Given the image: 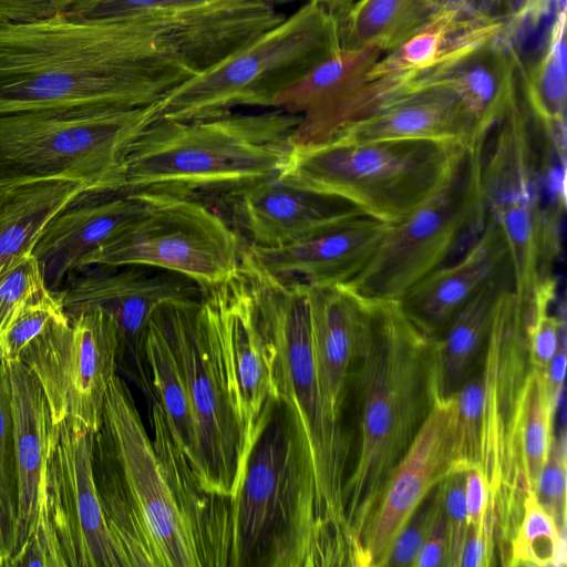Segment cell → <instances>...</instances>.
Here are the masks:
<instances>
[{
    "mask_svg": "<svg viewBox=\"0 0 567 567\" xmlns=\"http://www.w3.org/2000/svg\"><path fill=\"white\" fill-rule=\"evenodd\" d=\"M17 503L9 364L0 358V526L8 558L7 567L16 542Z\"/></svg>",
    "mask_w": 567,
    "mask_h": 567,
    "instance_id": "obj_39",
    "label": "cell"
},
{
    "mask_svg": "<svg viewBox=\"0 0 567 567\" xmlns=\"http://www.w3.org/2000/svg\"><path fill=\"white\" fill-rule=\"evenodd\" d=\"M70 13L87 20L145 17L196 74L238 52L285 16L276 0H82Z\"/></svg>",
    "mask_w": 567,
    "mask_h": 567,
    "instance_id": "obj_16",
    "label": "cell"
},
{
    "mask_svg": "<svg viewBox=\"0 0 567 567\" xmlns=\"http://www.w3.org/2000/svg\"><path fill=\"white\" fill-rule=\"evenodd\" d=\"M382 53L375 47L341 50L276 97L272 109L300 116L295 146L326 143L383 103L379 84L368 80Z\"/></svg>",
    "mask_w": 567,
    "mask_h": 567,
    "instance_id": "obj_21",
    "label": "cell"
},
{
    "mask_svg": "<svg viewBox=\"0 0 567 567\" xmlns=\"http://www.w3.org/2000/svg\"><path fill=\"white\" fill-rule=\"evenodd\" d=\"M91 432L73 419L50 422L45 503L65 567H126L110 529L93 474Z\"/></svg>",
    "mask_w": 567,
    "mask_h": 567,
    "instance_id": "obj_17",
    "label": "cell"
},
{
    "mask_svg": "<svg viewBox=\"0 0 567 567\" xmlns=\"http://www.w3.org/2000/svg\"><path fill=\"white\" fill-rule=\"evenodd\" d=\"M172 197L86 189L47 226L32 256L45 288L54 293L79 261L152 207Z\"/></svg>",
    "mask_w": 567,
    "mask_h": 567,
    "instance_id": "obj_22",
    "label": "cell"
},
{
    "mask_svg": "<svg viewBox=\"0 0 567 567\" xmlns=\"http://www.w3.org/2000/svg\"><path fill=\"white\" fill-rule=\"evenodd\" d=\"M66 318L56 296L49 290L25 302L0 333V358L8 364L21 361L27 348L53 324Z\"/></svg>",
    "mask_w": 567,
    "mask_h": 567,
    "instance_id": "obj_40",
    "label": "cell"
},
{
    "mask_svg": "<svg viewBox=\"0 0 567 567\" xmlns=\"http://www.w3.org/2000/svg\"><path fill=\"white\" fill-rule=\"evenodd\" d=\"M157 118V102L0 115V185L66 178L97 187L126 146ZM90 188V189H91Z\"/></svg>",
    "mask_w": 567,
    "mask_h": 567,
    "instance_id": "obj_12",
    "label": "cell"
},
{
    "mask_svg": "<svg viewBox=\"0 0 567 567\" xmlns=\"http://www.w3.org/2000/svg\"><path fill=\"white\" fill-rule=\"evenodd\" d=\"M142 348L153 398L163 410L173 440L205 488L206 471L197 422L179 364L156 312L146 326Z\"/></svg>",
    "mask_w": 567,
    "mask_h": 567,
    "instance_id": "obj_34",
    "label": "cell"
},
{
    "mask_svg": "<svg viewBox=\"0 0 567 567\" xmlns=\"http://www.w3.org/2000/svg\"><path fill=\"white\" fill-rule=\"evenodd\" d=\"M466 472L456 471L443 480V504L449 533L445 567H460L468 530V515L465 502Z\"/></svg>",
    "mask_w": 567,
    "mask_h": 567,
    "instance_id": "obj_44",
    "label": "cell"
},
{
    "mask_svg": "<svg viewBox=\"0 0 567 567\" xmlns=\"http://www.w3.org/2000/svg\"><path fill=\"white\" fill-rule=\"evenodd\" d=\"M199 300L171 301L156 313L179 364L197 422L205 489L231 499L239 431L217 349L199 316Z\"/></svg>",
    "mask_w": 567,
    "mask_h": 567,
    "instance_id": "obj_18",
    "label": "cell"
},
{
    "mask_svg": "<svg viewBox=\"0 0 567 567\" xmlns=\"http://www.w3.org/2000/svg\"><path fill=\"white\" fill-rule=\"evenodd\" d=\"M460 1L464 2L470 8L474 9L483 14L499 19V0H460Z\"/></svg>",
    "mask_w": 567,
    "mask_h": 567,
    "instance_id": "obj_49",
    "label": "cell"
},
{
    "mask_svg": "<svg viewBox=\"0 0 567 567\" xmlns=\"http://www.w3.org/2000/svg\"><path fill=\"white\" fill-rule=\"evenodd\" d=\"M244 248L216 212L193 198H169L84 256L75 269L147 266L182 275L204 291L238 270Z\"/></svg>",
    "mask_w": 567,
    "mask_h": 567,
    "instance_id": "obj_13",
    "label": "cell"
},
{
    "mask_svg": "<svg viewBox=\"0 0 567 567\" xmlns=\"http://www.w3.org/2000/svg\"><path fill=\"white\" fill-rule=\"evenodd\" d=\"M535 496L558 529L566 533V437L553 436L546 463L538 476Z\"/></svg>",
    "mask_w": 567,
    "mask_h": 567,
    "instance_id": "obj_41",
    "label": "cell"
},
{
    "mask_svg": "<svg viewBox=\"0 0 567 567\" xmlns=\"http://www.w3.org/2000/svg\"><path fill=\"white\" fill-rule=\"evenodd\" d=\"M455 420L456 395L435 403L383 486L361 539L360 567H385L410 516L454 472Z\"/></svg>",
    "mask_w": 567,
    "mask_h": 567,
    "instance_id": "obj_20",
    "label": "cell"
},
{
    "mask_svg": "<svg viewBox=\"0 0 567 567\" xmlns=\"http://www.w3.org/2000/svg\"><path fill=\"white\" fill-rule=\"evenodd\" d=\"M487 135L458 147L434 192L389 225L371 260L346 286L371 301H396L476 238L486 223L481 169Z\"/></svg>",
    "mask_w": 567,
    "mask_h": 567,
    "instance_id": "obj_10",
    "label": "cell"
},
{
    "mask_svg": "<svg viewBox=\"0 0 567 567\" xmlns=\"http://www.w3.org/2000/svg\"><path fill=\"white\" fill-rule=\"evenodd\" d=\"M300 116L279 109L195 120L156 118L126 146L95 188L193 198L226 194L279 175Z\"/></svg>",
    "mask_w": 567,
    "mask_h": 567,
    "instance_id": "obj_3",
    "label": "cell"
},
{
    "mask_svg": "<svg viewBox=\"0 0 567 567\" xmlns=\"http://www.w3.org/2000/svg\"><path fill=\"white\" fill-rule=\"evenodd\" d=\"M54 295L68 317L94 307L113 317L120 333L118 369L125 365L130 377L142 385L147 381L142 340L148 321L167 302L200 299L202 289L164 269L96 265L73 270Z\"/></svg>",
    "mask_w": 567,
    "mask_h": 567,
    "instance_id": "obj_19",
    "label": "cell"
},
{
    "mask_svg": "<svg viewBox=\"0 0 567 567\" xmlns=\"http://www.w3.org/2000/svg\"><path fill=\"white\" fill-rule=\"evenodd\" d=\"M504 30L502 20L460 0L446 1L404 41L383 52L368 80H382L399 95L416 81L498 38Z\"/></svg>",
    "mask_w": 567,
    "mask_h": 567,
    "instance_id": "obj_25",
    "label": "cell"
},
{
    "mask_svg": "<svg viewBox=\"0 0 567 567\" xmlns=\"http://www.w3.org/2000/svg\"><path fill=\"white\" fill-rule=\"evenodd\" d=\"M449 533L447 520L442 504L437 516L421 546L414 561L413 567H445V559L447 553Z\"/></svg>",
    "mask_w": 567,
    "mask_h": 567,
    "instance_id": "obj_46",
    "label": "cell"
},
{
    "mask_svg": "<svg viewBox=\"0 0 567 567\" xmlns=\"http://www.w3.org/2000/svg\"><path fill=\"white\" fill-rule=\"evenodd\" d=\"M488 499L486 483L477 470H471L465 475V502L468 515V526L477 525Z\"/></svg>",
    "mask_w": 567,
    "mask_h": 567,
    "instance_id": "obj_48",
    "label": "cell"
},
{
    "mask_svg": "<svg viewBox=\"0 0 567 567\" xmlns=\"http://www.w3.org/2000/svg\"><path fill=\"white\" fill-rule=\"evenodd\" d=\"M38 379L52 423L73 419L91 432L120 362V333L113 317L94 307L53 324L21 357Z\"/></svg>",
    "mask_w": 567,
    "mask_h": 567,
    "instance_id": "obj_15",
    "label": "cell"
},
{
    "mask_svg": "<svg viewBox=\"0 0 567 567\" xmlns=\"http://www.w3.org/2000/svg\"><path fill=\"white\" fill-rule=\"evenodd\" d=\"M481 185L486 221L496 224L507 241L514 290L528 307L536 290L556 279L566 164L544 144L519 94L487 135Z\"/></svg>",
    "mask_w": 567,
    "mask_h": 567,
    "instance_id": "obj_7",
    "label": "cell"
},
{
    "mask_svg": "<svg viewBox=\"0 0 567 567\" xmlns=\"http://www.w3.org/2000/svg\"><path fill=\"white\" fill-rule=\"evenodd\" d=\"M439 1H441V2H446V1H450V0H439Z\"/></svg>",
    "mask_w": 567,
    "mask_h": 567,
    "instance_id": "obj_52",
    "label": "cell"
},
{
    "mask_svg": "<svg viewBox=\"0 0 567 567\" xmlns=\"http://www.w3.org/2000/svg\"><path fill=\"white\" fill-rule=\"evenodd\" d=\"M566 564V533L558 529L553 518L529 491L518 527L509 545L506 566H564Z\"/></svg>",
    "mask_w": 567,
    "mask_h": 567,
    "instance_id": "obj_38",
    "label": "cell"
},
{
    "mask_svg": "<svg viewBox=\"0 0 567 567\" xmlns=\"http://www.w3.org/2000/svg\"><path fill=\"white\" fill-rule=\"evenodd\" d=\"M443 504V481L420 503L398 535L385 567L412 566Z\"/></svg>",
    "mask_w": 567,
    "mask_h": 567,
    "instance_id": "obj_42",
    "label": "cell"
},
{
    "mask_svg": "<svg viewBox=\"0 0 567 567\" xmlns=\"http://www.w3.org/2000/svg\"><path fill=\"white\" fill-rule=\"evenodd\" d=\"M517 58L505 30L450 65L416 81L408 90L441 85L452 90L473 115L478 128L491 132L517 99Z\"/></svg>",
    "mask_w": 567,
    "mask_h": 567,
    "instance_id": "obj_31",
    "label": "cell"
},
{
    "mask_svg": "<svg viewBox=\"0 0 567 567\" xmlns=\"http://www.w3.org/2000/svg\"><path fill=\"white\" fill-rule=\"evenodd\" d=\"M153 447L202 556L204 567H228L231 548V499L207 492L168 430L155 398L150 401Z\"/></svg>",
    "mask_w": 567,
    "mask_h": 567,
    "instance_id": "obj_30",
    "label": "cell"
},
{
    "mask_svg": "<svg viewBox=\"0 0 567 567\" xmlns=\"http://www.w3.org/2000/svg\"><path fill=\"white\" fill-rule=\"evenodd\" d=\"M199 316L217 349L238 425L235 493L252 444L272 404L280 398L275 374L276 352L241 264L228 279L202 291Z\"/></svg>",
    "mask_w": 567,
    "mask_h": 567,
    "instance_id": "obj_14",
    "label": "cell"
},
{
    "mask_svg": "<svg viewBox=\"0 0 567 567\" xmlns=\"http://www.w3.org/2000/svg\"><path fill=\"white\" fill-rule=\"evenodd\" d=\"M9 377L18 491L11 561L39 526L50 527L45 503V465L51 417L38 379L23 362L10 363Z\"/></svg>",
    "mask_w": 567,
    "mask_h": 567,
    "instance_id": "obj_28",
    "label": "cell"
},
{
    "mask_svg": "<svg viewBox=\"0 0 567 567\" xmlns=\"http://www.w3.org/2000/svg\"><path fill=\"white\" fill-rule=\"evenodd\" d=\"M341 50L338 16L306 2L238 52L168 91L157 102V118H207L241 106L272 109L280 93Z\"/></svg>",
    "mask_w": 567,
    "mask_h": 567,
    "instance_id": "obj_8",
    "label": "cell"
},
{
    "mask_svg": "<svg viewBox=\"0 0 567 567\" xmlns=\"http://www.w3.org/2000/svg\"><path fill=\"white\" fill-rule=\"evenodd\" d=\"M426 140L293 146L279 178L341 197L386 225L404 220L439 186L458 147Z\"/></svg>",
    "mask_w": 567,
    "mask_h": 567,
    "instance_id": "obj_9",
    "label": "cell"
},
{
    "mask_svg": "<svg viewBox=\"0 0 567 567\" xmlns=\"http://www.w3.org/2000/svg\"><path fill=\"white\" fill-rule=\"evenodd\" d=\"M530 311L514 289L502 296L481 361V431L477 471L493 506L496 554L508 555L529 492L522 471L517 427L533 369L528 349Z\"/></svg>",
    "mask_w": 567,
    "mask_h": 567,
    "instance_id": "obj_11",
    "label": "cell"
},
{
    "mask_svg": "<svg viewBox=\"0 0 567 567\" xmlns=\"http://www.w3.org/2000/svg\"><path fill=\"white\" fill-rule=\"evenodd\" d=\"M93 474L126 567H204L127 383L117 374L94 433Z\"/></svg>",
    "mask_w": 567,
    "mask_h": 567,
    "instance_id": "obj_5",
    "label": "cell"
},
{
    "mask_svg": "<svg viewBox=\"0 0 567 567\" xmlns=\"http://www.w3.org/2000/svg\"><path fill=\"white\" fill-rule=\"evenodd\" d=\"M566 370V324L559 333L557 350L549 361L544 377L545 391L550 406L556 411L563 395Z\"/></svg>",
    "mask_w": 567,
    "mask_h": 567,
    "instance_id": "obj_47",
    "label": "cell"
},
{
    "mask_svg": "<svg viewBox=\"0 0 567 567\" xmlns=\"http://www.w3.org/2000/svg\"><path fill=\"white\" fill-rule=\"evenodd\" d=\"M436 402L435 340L408 319L398 301H371L349 401L353 451L344 511L355 566L383 486Z\"/></svg>",
    "mask_w": 567,
    "mask_h": 567,
    "instance_id": "obj_2",
    "label": "cell"
},
{
    "mask_svg": "<svg viewBox=\"0 0 567 567\" xmlns=\"http://www.w3.org/2000/svg\"><path fill=\"white\" fill-rule=\"evenodd\" d=\"M249 246L291 245L364 214L341 197L269 177L227 194Z\"/></svg>",
    "mask_w": 567,
    "mask_h": 567,
    "instance_id": "obj_24",
    "label": "cell"
},
{
    "mask_svg": "<svg viewBox=\"0 0 567 567\" xmlns=\"http://www.w3.org/2000/svg\"><path fill=\"white\" fill-rule=\"evenodd\" d=\"M565 11L556 17L545 50L526 69L517 66L519 97L545 131L566 132Z\"/></svg>",
    "mask_w": 567,
    "mask_h": 567,
    "instance_id": "obj_36",
    "label": "cell"
},
{
    "mask_svg": "<svg viewBox=\"0 0 567 567\" xmlns=\"http://www.w3.org/2000/svg\"><path fill=\"white\" fill-rule=\"evenodd\" d=\"M195 74L145 17L0 22V115L146 106Z\"/></svg>",
    "mask_w": 567,
    "mask_h": 567,
    "instance_id": "obj_1",
    "label": "cell"
},
{
    "mask_svg": "<svg viewBox=\"0 0 567 567\" xmlns=\"http://www.w3.org/2000/svg\"><path fill=\"white\" fill-rule=\"evenodd\" d=\"M488 133L478 128L456 93L432 85L389 99L333 138L350 142L426 140L464 145Z\"/></svg>",
    "mask_w": 567,
    "mask_h": 567,
    "instance_id": "obj_29",
    "label": "cell"
},
{
    "mask_svg": "<svg viewBox=\"0 0 567 567\" xmlns=\"http://www.w3.org/2000/svg\"><path fill=\"white\" fill-rule=\"evenodd\" d=\"M442 3L439 0H354L337 14L341 49L375 47L386 52L412 34Z\"/></svg>",
    "mask_w": 567,
    "mask_h": 567,
    "instance_id": "obj_35",
    "label": "cell"
},
{
    "mask_svg": "<svg viewBox=\"0 0 567 567\" xmlns=\"http://www.w3.org/2000/svg\"><path fill=\"white\" fill-rule=\"evenodd\" d=\"M241 266L275 348L279 393L291 404L308 444L328 566H353L354 549L344 511L353 433L351 427L331 417L322 400L312 351L306 285L271 275L246 250Z\"/></svg>",
    "mask_w": 567,
    "mask_h": 567,
    "instance_id": "obj_4",
    "label": "cell"
},
{
    "mask_svg": "<svg viewBox=\"0 0 567 567\" xmlns=\"http://www.w3.org/2000/svg\"><path fill=\"white\" fill-rule=\"evenodd\" d=\"M388 227L363 215L288 246L245 245V250L276 277L307 285H348L371 260Z\"/></svg>",
    "mask_w": 567,
    "mask_h": 567,
    "instance_id": "obj_27",
    "label": "cell"
},
{
    "mask_svg": "<svg viewBox=\"0 0 567 567\" xmlns=\"http://www.w3.org/2000/svg\"><path fill=\"white\" fill-rule=\"evenodd\" d=\"M514 277L498 278L484 287L435 340L437 401L455 396L478 365L499 300L514 289Z\"/></svg>",
    "mask_w": 567,
    "mask_h": 567,
    "instance_id": "obj_33",
    "label": "cell"
},
{
    "mask_svg": "<svg viewBox=\"0 0 567 567\" xmlns=\"http://www.w3.org/2000/svg\"><path fill=\"white\" fill-rule=\"evenodd\" d=\"M7 564H8V558H7V553H6L2 530H1V526H0V567L1 566H6L7 567Z\"/></svg>",
    "mask_w": 567,
    "mask_h": 567,
    "instance_id": "obj_51",
    "label": "cell"
},
{
    "mask_svg": "<svg viewBox=\"0 0 567 567\" xmlns=\"http://www.w3.org/2000/svg\"><path fill=\"white\" fill-rule=\"evenodd\" d=\"M505 276L514 277L507 241L496 224L486 221L456 261L432 271L396 301L417 329L437 339L484 287Z\"/></svg>",
    "mask_w": 567,
    "mask_h": 567,
    "instance_id": "obj_26",
    "label": "cell"
},
{
    "mask_svg": "<svg viewBox=\"0 0 567 567\" xmlns=\"http://www.w3.org/2000/svg\"><path fill=\"white\" fill-rule=\"evenodd\" d=\"M305 285L322 400L334 421L351 427L350 382L367 336L371 300L346 285Z\"/></svg>",
    "mask_w": 567,
    "mask_h": 567,
    "instance_id": "obj_23",
    "label": "cell"
},
{
    "mask_svg": "<svg viewBox=\"0 0 567 567\" xmlns=\"http://www.w3.org/2000/svg\"><path fill=\"white\" fill-rule=\"evenodd\" d=\"M48 290L35 258L31 255L0 279V333L20 308Z\"/></svg>",
    "mask_w": 567,
    "mask_h": 567,
    "instance_id": "obj_43",
    "label": "cell"
},
{
    "mask_svg": "<svg viewBox=\"0 0 567 567\" xmlns=\"http://www.w3.org/2000/svg\"><path fill=\"white\" fill-rule=\"evenodd\" d=\"M90 188L66 178L0 185V279L32 255L50 221Z\"/></svg>",
    "mask_w": 567,
    "mask_h": 567,
    "instance_id": "obj_32",
    "label": "cell"
},
{
    "mask_svg": "<svg viewBox=\"0 0 567 567\" xmlns=\"http://www.w3.org/2000/svg\"><path fill=\"white\" fill-rule=\"evenodd\" d=\"M328 567L312 464L291 404H272L231 497L228 567Z\"/></svg>",
    "mask_w": 567,
    "mask_h": 567,
    "instance_id": "obj_6",
    "label": "cell"
},
{
    "mask_svg": "<svg viewBox=\"0 0 567 567\" xmlns=\"http://www.w3.org/2000/svg\"><path fill=\"white\" fill-rule=\"evenodd\" d=\"M555 410L545 391L544 377L532 369L520 406L517 440L522 471L528 491L535 492L546 463L553 434Z\"/></svg>",
    "mask_w": 567,
    "mask_h": 567,
    "instance_id": "obj_37",
    "label": "cell"
},
{
    "mask_svg": "<svg viewBox=\"0 0 567 567\" xmlns=\"http://www.w3.org/2000/svg\"><path fill=\"white\" fill-rule=\"evenodd\" d=\"M82 0H0V22L22 23L53 17Z\"/></svg>",
    "mask_w": 567,
    "mask_h": 567,
    "instance_id": "obj_45",
    "label": "cell"
},
{
    "mask_svg": "<svg viewBox=\"0 0 567 567\" xmlns=\"http://www.w3.org/2000/svg\"><path fill=\"white\" fill-rule=\"evenodd\" d=\"M278 3L280 1H290V0H276ZM307 2H316L322 4L333 11L336 14L343 12L349 6L353 3L354 0H305Z\"/></svg>",
    "mask_w": 567,
    "mask_h": 567,
    "instance_id": "obj_50",
    "label": "cell"
}]
</instances>
